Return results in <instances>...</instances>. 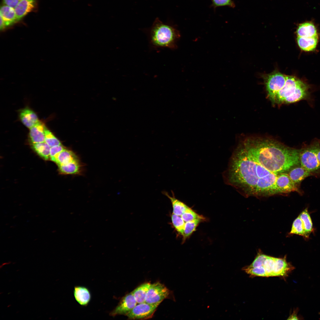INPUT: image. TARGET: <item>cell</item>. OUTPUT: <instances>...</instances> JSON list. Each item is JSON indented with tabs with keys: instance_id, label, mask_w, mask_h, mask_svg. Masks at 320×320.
<instances>
[{
	"instance_id": "obj_1",
	"label": "cell",
	"mask_w": 320,
	"mask_h": 320,
	"mask_svg": "<svg viewBox=\"0 0 320 320\" xmlns=\"http://www.w3.org/2000/svg\"><path fill=\"white\" fill-rule=\"evenodd\" d=\"M279 174L270 171L251 159L238 145L223 176L226 184L244 196L267 197L281 194L275 185Z\"/></svg>"
},
{
	"instance_id": "obj_2",
	"label": "cell",
	"mask_w": 320,
	"mask_h": 320,
	"mask_svg": "<svg viewBox=\"0 0 320 320\" xmlns=\"http://www.w3.org/2000/svg\"><path fill=\"white\" fill-rule=\"evenodd\" d=\"M248 156L270 171L287 173L300 164V149L268 137H249L238 144Z\"/></svg>"
},
{
	"instance_id": "obj_3",
	"label": "cell",
	"mask_w": 320,
	"mask_h": 320,
	"mask_svg": "<svg viewBox=\"0 0 320 320\" xmlns=\"http://www.w3.org/2000/svg\"><path fill=\"white\" fill-rule=\"evenodd\" d=\"M295 269L286 258H277L259 252L252 263L242 270L251 276L287 277Z\"/></svg>"
},
{
	"instance_id": "obj_4",
	"label": "cell",
	"mask_w": 320,
	"mask_h": 320,
	"mask_svg": "<svg viewBox=\"0 0 320 320\" xmlns=\"http://www.w3.org/2000/svg\"><path fill=\"white\" fill-rule=\"evenodd\" d=\"M146 31L151 48L174 49L177 48V44L180 38V33L168 22L164 23L156 17L152 26Z\"/></svg>"
},
{
	"instance_id": "obj_5",
	"label": "cell",
	"mask_w": 320,
	"mask_h": 320,
	"mask_svg": "<svg viewBox=\"0 0 320 320\" xmlns=\"http://www.w3.org/2000/svg\"><path fill=\"white\" fill-rule=\"evenodd\" d=\"M320 149V141L316 140L300 149L299 159L301 166L312 172L320 168L317 154Z\"/></svg>"
},
{
	"instance_id": "obj_6",
	"label": "cell",
	"mask_w": 320,
	"mask_h": 320,
	"mask_svg": "<svg viewBox=\"0 0 320 320\" xmlns=\"http://www.w3.org/2000/svg\"><path fill=\"white\" fill-rule=\"evenodd\" d=\"M285 84L270 100L273 104L280 105L292 103L293 95L297 87L303 82L295 76H286Z\"/></svg>"
},
{
	"instance_id": "obj_7",
	"label": "cell",
	"mask_w": 320,
	"mask_h": 320,
	"mask_svg": "<svg viewBox=\"0 0 320 320\" xmlns=\"http://www.w3.org/2000/svg\"><path fill=\"white\" fill-rule=\"evenodd\" d=\"M286 79V75L277 71L273 72L265 76V83L267 95L270 100L283 87Z\"/></svg>"
},
{
	"instance_id": "obj_8",
	"label": "cell",
	"mask_w": 320,
	"mask_h": 320,
	"mask_svg": "<svg viewBox=\"0 0 320 320\" xmlns=\"http://www.w3.org/2000/svg\"><path fill=\"white\" fill-rule=\"evenodd\" d=\"M169 291L165 285L159 282L151 284L147 292L145 302L159 304L169 296Z\"/></svg>"
},
{
	"instance_id": "obj_9",
	"label": "cell",
	"mask_w": 320,
	"mask_h": 320,
	"mask_svg": "<svg viewBox=\"0 0 320 320\" xmlns=\"http://www.w3.org/2000/svg\"><path fill=\"white\" fill-rule=\"evenodd\" d=\"M158 304L146 302L138 304L127 315L130 319H144L152 317Z\"/></svg>"
},
{
	"instance_id": "obj_10",
	"label": "cell",
	"mask_w": 320,
	"mask_h": 320,
	"mask_svg": "<svg viewBox=\"0 0 320 320\" xmlns=\"http://www.w3.org/2000/svg\"><path fill=\"white\" fill-rule=\"evenodd\" d=\"M137 303L132 292L126 295L121 300L116 307L110 312V316H127L137 305Z\"/></svg>"
},
{
	"instance_id": "obj_11",
	"label": "cell",
	"mask_w": 320,
	"mask_h": 320,
	"mask_svg": "<svg viewBox=\"0 0 320 320\" xmlns=\"http://www.w3.org/2000/svg\"><path fill=\"white\" fill-rule=\"evenodd\" d=\"M275 185L281 194L294 191L299 192L298 185L292 181L287 173H281L277 176Z\"/></svg>"
},
{
	"instance_id": "obj_12",
	"label": "cell",
	"mask_w": 320,
	"mask_h": 320,
	"mask_svg": "<svg viewBox=\"0 0 320 320\" xmlns=\"http://www.w3.org/2000/svg\"><path fill=\"white\" fill-rule=\"evenodd\" d=\"M45 127V124L39 120L30 129L29 137L32 143L45 142L44 130Z\"/></svg>"
},
{
	"instance_id": "obj_13",
	"label": "cell",
	"mask_w": 320,
	"mask_h": 320,
	"mask_svg": "<svg viewBox=\"0 0 320 320\" xmlns=\"http://www.w3.org/2000/svg\"><path fill=\"white\" fill-rule=\"evenodd\" d=\"M36 0H21L15 8L17 21L21 20L35 7Z\"/></svg>"
},
{
	"instance_id": "obj_14",
	"label": "cell",
	"mask_w": 320,
	"mask_h": 320,
	"mask_svg": "<svg viewBox=\"0 0 320 320\" xmlns=\"http://www.w3.org/2000/svg\"><path fill=\"white\" fill-rule=\"evenodd\" d=\"M19 116L22 123L29 129L39 121L35 112L28 107L21 109L19 111Z\"/></svg>"
},
{
	"instance_id": "obj_15",
	"label": "cell",
	"mask_w": 320,
	"mask_h": 320,
	"mask_svg": "<svg viewBox=\"0 0 320 320\" xmlns=\"http://www.w3.org/2000/svg\"><path fill=\"white\" fill-rule=\"evenodd\" d=\"M287 173L292 181L298 185L306 178L311 176L312 172L305 169L300 164L292 168Z\"/></svg>"
},
{
	"instance_id": "obj_16",
	"label": "cell",
	"mask_w": 320,
	"mask_h": 320,
	"mask_svg": "<svg viewBox=\"0 0 320 320\" xmlns=\"http://www.w3.org/2000/svg\"><path fill=\"white\" fill-rule=\"evenodd\" d=\"M73 293L75 300L81 305L87 306L91 300L90 292L85 287L81 286L75 287Z\"/></svg>"
},
{
	"instance_id": "obj_17",
	"label": "cell",
	"mask_w": 320,
	"mask_h": 320,
	"mask_svg": "<svg viewBox=\"0 0 320 320\" xmlns=\"http://www.w3.org/2000/svg\"><path fill=\"white\" fill-rule=\"evenodd\" d=\"M0 15L5 27L12 25L17 21L15 8L4 5L1 7Z\"/></svg>"
},
{
	"instance_id": "obj_18",
	"label": "cell",
	"mask_w": 320,
	"mask_h": 320,
	"mask_svg": "<svg viewBox=\"0 0 320 320\" xmlns=\"http://www.w3.org/2000/svg\"><path fill=\"white\" fill-rule=\"evenodd\" d=\"M298 36L308 38L318 35L316 29L314 24L311 22H306L300 24L296 31Z\"/></svg>"
},
{
	"instance_id": "obj_19",
	"label": "cell",
	"mask_w": 320,
	"mask_h": 320,
	"mask_svg": "<svg viewBox=\"0 0 320 320\" xmlns=\"http://www.w3.org/2000/svg\"><path fill=\"white\" fill-rule=\"evenodd\" d=\"M79 160L78 157L72 151L64 149L52 160L58 166L64 164Z\"/></svg>"
},
{
	"instance_id": "obj_20",
	"label": "cell",
	"mask_w": 320,
	"mask_h": 320,
	"mask_svg": "<svg viewBox=\"0 0 320 320\" xmlns=\"http://www.w3.org/2000/svg\"><path fill=\"white\" fill-rule=\"evenodd\" d=\"M318 36L308 38L297 36V41L300 48L306 51H313L316 48L318 41Z\"/></svg>"
},
{
	"instance_id": "obj_21",
	"label": "cell",
	"mask_w": 320,
	"mask_h": 320,
	"mask_svg": "<svg viewBox=\"0 0 320 320\" xmlns=\"http://www.w3.org/2000/svg\"><path fill=\"white\" fill-rule=\"evenodd\" d=\"M163 193L171 201L173 207V213L181 216L188 207L185 204L176 199L172 192V196H170L166 191Z\"/></svg>"
},
{
	"instance_id": "obj_22",
	"label": "cell",
	"mask_w": 320,
	"mask_h": 320,
	"mask_svg": "<svg viewBox=\"0 0 320 320\" xmlns=\"http://www.w3.org/2000/svg\"><path fill=\"white\" fill-rule=\"evenodd\" d=\"M81 166L79 160L58 166L60 172L64 174H78L80 172Z\"/></svg>"
},
{
	"instance_id": "obj_23",
	"label": "cell",
	"mask_w": 320,
	"mask_h": 320,
	"mask_svg": "<svg viewBox=\"0 0 320 320\" xmlns=\"http://www.w3.org/2000/svg\"><path fill=\"white\" fill-rule=\"evenodd\" d=\"M151 284L149 282L144 283L138 287L132 292L137 303L145 302L146 295Z\"/></svg>"
},
{
	"instance_id": "obj_24",
	"label": "cell",
	"mask_w": 320,
	"mask_h": 320,
	"mask_svg": "<svg viewBox=\"0 0 320 320\" xmlns=\"http://www.w3.org/2000/svg\"><path fill=\"white\" fill-rule=\"evenodd\" d=\"M299 216L301 219L303 226L305 237L308 238L313 230V224L310 216L307 209H305Z\"/></svg>"
},
{
	"instance_id": "obj_25",
	"label": "cell",
	"mask_w": 320,
	"mask_h": 320,
	"mask_svg": "<svg viewBox=\"0 0 320 320\" xmlns=\"http://www.w3.org/2000/svg\"><path fill=\"white\" fill-rule=\"evenodd\" d=\"M33 149L41 157L45 160L50 159V147L45 142L43 143H32Z\"/></svg>"
},
{
	"instance_id": "obj_26",
	"label": "cell",
	"mask_w": 320,
	"mask_h": 320,
	"mask_svg": "<svg viewBox=\"0 0 320 320\" xmlns=\"http://www.w3.org/2000/svg\"><path fill=\"white\" fill-rule=\"evenodd\" d=\"M204 220L197 219L185 223L183 233L182 236L183 242H184L196 230L200 223Z\"/></svg>"
},
{
	"instance_id": "obj_27",
	"label": "cell",
	"mask_w": 320,
	"mask_h": 320,
	"mask_svg": "<svg viewBox=\"0 0 320 320\" xmlns=\"http://www.w3.org/2000/svg\"><path fill=\"white\" fill-rule=\"evenodd\" d=\"M289 234H296L305 237L304 230L302 220L298 216L293 222Z\"/></svg>"
},
{
	"instance_id": "obj_28",
	"label": "cell",
	"mask_w": 320,
	"mask_h": 320,
	"mask_svg": "<svg viewBox=\"0 0 320 320\" xmlns=\"http://www.w3.org/2000/svg\"><path fill=\"white\" fill-rule=\"evenodd\" d=\"M171 219L173 226L175 230L179 234L183 236L185 224V222L180 216L172 213Z\"/></svg>"
},
{
	"instance_id": "obj_29",
	"label": "cell",
	"mask_w": 320,
	"mask_h": 320,
	"mask_svg": "<svg viewBox=\"0 0 320 320\" xmlns=\"http://www.w3.org/2000/svg\"><path fill=\"white\" fill-rule=\"evenodd\" d=\"M181 216L185 222L197 219H201L203 220L205 219L203 216L199 215L189 207Z\"/></svg>"
},
{
	"instance_id": "obj_30",
	"label": "cell",
	"mask_w": 320,
	"mask_h": 320,
	"mask_svg": "<svg viewBox=\"0 0 320 320\" xmlns=\"http://www.w3.org/2000/svg\"><path fill=\"white\" fill-rule=\"evenodd\" d=\"M45 142L50 147L61 145L60 141L49 130L46 126L45 127Z\"/></svg>"
},
{
	"instance_id": "obj_31",
	"label": "cell",
	"mask_w": 320,
	"mask_h": 320,
	"mask_svg": "<svg viewBox=\"0 0 320 320\" xmlns=\"http://www.w3.org/2000/svg\"><path fill=\"white\" fill-rule=\"evenodd\" d=\"M213 5L215 7L228 6L233 7L234 6L231 0H212Z\"/></svg>"
},
{
	"instance_id": "obj_32",
	"label": "cell",
	"mask_w": 320,
	"mask_h": 320,
	"mask_svg": "<svg viewBox=\"0 0 320 320\" xmlns=\"http://www.w3.org/2000/svg\"><path fill=\"white\" fill-rule=\"evenodd\" d=\"M64 149V147L61 144L51 147L50 149V159L52 160L57 154Z\"/></svg>"
},
{
	"instance_id": "obj_33",
	"label": "cell",
	"mask_w": 320,
	"mask_h": 320,
	"mask_svg": "<svg viewBox=\"0 0 320 320\" xmlns=\"http://www.w3.org/2000/svg\"><path fill=\"white\" fill-rule=\"evenodd\" d=\"M4 5L15 8L21 0H2Z\"/></svg>"
},
{
	"instance_id": "obj_34",
	"label": "cell",
	"mask_w": 320,
	"mask_h": 320,
	"mask_svg": "<svg viewBox=\"0 0 320 320\" xmlns=\"http://www.w3.org/2000/svg\"><path fill=\"white\" fill-rule=\"evenodd\" d=\"M298 310V309H296L295 310L293 311V313L289 316V317L288 319H299L297 316V313Z\"/></svg>"
},
{
	"instance_id": "obj_35",
	"label": "cell",
	"mask_w": 320,
	"mask_h": 320,
	"mask_svg": "<svg viewBox=\"0 0 320 320\" xmlns=\"http://www.w3.org/2000/svg\"><path fill=\"white\" fill-rule=\"evenodd\" d=\"M0 28H1V29H3L5 27V25H4V22L2 17H0Z\"/></svg>"
},
{
	"instance_id": "obj_36",
	"label": "cell",
	"mask_w": 320,
	"mask_h": 320,
	"mask_svg": "<svg viewBox=\"0 0 320 320\" xmlns=\"http://www.w3.org/2000/svg\"><path fill=\"white\" fill-rule=\"evenodd\" d=\"M317 158L318 161L320 164V149L318 151L317 154Z\"/></svg>"
}]
</instances>
